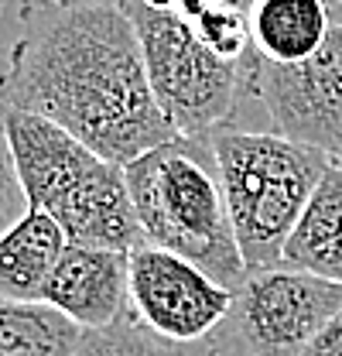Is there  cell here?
Returning a JSON list of instances; mask_svg holds the SVG:
<instances>
[{
	"instance_id": "12",
	"label": "cell",
	"mask_w": 342,
	"mask_h": 356,
	"mask_svg": "<svg viewBox=\"0 0 342 356\" xmlns=\"http://www.w3.org/2000/svg\"><path fill=\"white\" fill-rule=\"evenodd\" d=\"M281 267L342 284V168L332 161L298 220Z\"/></svg>"
},
{
	"instance_id": "2",
	"label": "cell",
	"mask_w": 342,
	"mask_h": 356,
	"mask_svg": "<svg viewBox=\"0 0 342 356\" xmlns=\"http://www.w3.org/2000/svg\"><path fill=\"white\" fill-rule=\"evenodd\" d=\"M0 137L28 206L44 209L69 243L133 250L144 243L124 165L96 154L58 124L0 106Z\"/></svg>"
},
{
	"instance_id": "9",
	"label": "cell",
	"mask_w": 342,
	"mask_h": 356,
	"mask_svg": "<svg viewBox=\"0 0 342 356\" xmlns=\"http://www.w3.org/2000/svg\"><path fill=\"white\" fill-rule=\"evenodd\" d=\"M130 250L110 247H86L69 243L62 261L55 264L42 302L62 312L79 329L113 325L130 312Z\"/></svg>"
},
{
	"instance_id": "1",
	"label": "cell",
	"mask_w": 342,
	"mask_h": 356,
	"mask_svg": "<svg viewBox=\"0 0 342 356\" xmlns=\"http://www.w3.org/2000/svg\"><path fill=\"white\" fill-rule=\"evenodd\" d=\"M0 106L44 117L117 165L174 137L117 0H72L28 17L0 72Z\"/></svg>"
},
{
	"instance_id": "6",
	"label": "cell",
	"mask_w": 342,
	"mask_h": 356,
	"mask_svg": "<svg viewBox=\"0 0 342 356\" xmlns=\"http://www.w3.org/2000/svg\"><path fill=\"white\" fill-rule=\"evenodd\" d=\"M339 309L342 284L336 281L291 267L254 270L206 339V356H301Z\"/></svg>"
},
{
	"instance_id": "4",
	"label": "cell",
	"mask_w": 342,
	"mask_h": 356,
	"mask_svg": "<svg viewBox=\"0 0 342 356\" xmlns=\"http://www.w3.org/2000/svg\"><path fill=\"white\" fill-rule=\"evenodd\" d=\"M236 247L247 270L281 267L284 247L304 216L332 158L281 134L219 127L209 134Z\"/></svg>"
},
{
	"instance_id": "10",
	"label": "cell",
	"mask_w": 342,
	"mask_h": 356,
	"mask_svg": "<svg viewBox=\"0 0 342 356\" xmlns=\"http://www.w3.org/2000/svg\"><path fill=\"white\" fill-rule=\"evenodd\" d=\"M69 236L44 209L28 206L0 233V298L42 302V291L62 261Z\"/></svg>"
},
{
	"instance_id": "15",
	"label": "cell",
	"mask_w": 342,
	"mask_h": 356,
	"mask_svg": "<svg viewBox=\"0 0 342 356\" xmlns=\"http://www.w3.org/2000/svg\"><path fill=\"white\" fill-rule=\"evenodd\" d=\"M301 356H342V309L318 329V336L308 343Z\"/></svg>"
},
{
	"instance_id": "11",
	"label": "cell",
	"mask_w": 342,
	"mask_h": 356,
	"mask_svg": "<svg viewBox=\"0 0 342 356\" xmlns=\"http://www.w3.org/2000/svg\"><path fill=\"white\" fill-rule=\"evenodd\" d=\"M250 51L267 62H301L332 31L325 0H250Z\"/></svg>"
},
{
	"instance_id": "13",
	"label": "cell",
	"mask_w": 342,
	"mask_h": 356,
	"mask_svg": "<svg viewBox=\"0 0 342 356\" xmlns=\"http://www.w3.org/2000/svg\"><path fill=\"white\" fill-rule=\"evenodd\" d=\"M83 329L44 302L0 298V356H76Z\"/></svg>"
},
{
	"instance_id": "16",
	"label": "cell",
	"mask_w": 342,
	"mask_h": 356,
	"mask_svg": "<svg viewBox=\"0 0 342 356\" xmlns=\"http://www.w3.org/2000/svg\"><path fill=\"white\" fill-rule=\"evenodd\" d=\"M3 206H7V175L0 168V216H3Z\"/></svg>"
},
{
	"instance_id": "3",
	"label": "cell",
	"mask_w": 342,
	"mask_h": 356,
	"mask_svg": "<svg viewBox=\"0 0 342 356\" xmlns=\"http://www.w3.org/2000/svg\"><path fill=\"white\" fill-rule=\"evenodd\" d=\"M124 175L147 243L192 261L233 291L247 281L209 137L174 134L124 165Z\"/></svg>"
},
{
	"instance_id": "8",
	"label": "cell",
	"mask_w": 342,
	"mask_h": 356,
	"mask_svg": "<svg viewBox=\"0 0 342 356\" xmlns=\"http://www.w3.org/2000/svg\"><path fill=\"white\" fill-rule=\"evenodd\" d=\"M127 298L130 315L147 332L178 346L213 336L233 305V288L213 281L192 261L144 240L130 250Z\"/></svg>"
},
{
	"instance_id": "17",
	"label": "cell",
	"mask_w": 342,
	"mask_h": 356,
	"mask_svg": "<svg viewBox=\"0 0 342 356\" xmlns=\"http://www.w3.org/2000/svg\"><path fill=\"white\" fill-rule=\"evenodd\" d=\"M35 3H42V7H62V3H72V0H35Z\"/></svg>"
},
{
	"instance_id": "5",
	"label": "cell",
	"mask_w": 342,
	"mask_h": 356,
	"mask_svg": "<svg viewBox=\"0 0 342 356\" xmlns=\"http://www.w3.org/2000/svg\"><path fill=\"white\" fill-rule=\"evenodd\" d=\"M117 3L137 28L154 99L174 134L209 137L219 127H229L236 92L243 86V62L213 55L171 10H154L140 0Z\"/></svg>"
},
{
	"instance_id": "19",
	"label": "cell",
	"mask_w": 342,
	"mask_h": 356,
	"mask_svg": "<svg viewBox=\"0 0 342 356\" xmlns=\"http://www.w3.org/2000/svg\"><path fill=\"white\" fill-rule=\"evenodd\" d=\"M336 3H342V0H336Z\"/></svg>"
},
{
	"instance_id": "7",
	"label": "cell",
	"mask_w": 342,
	"mask_h": 356,
	"mask_svg": "<svg viewBox=\"0 0 342 356\" xmlns=\"http://www.w3.org/2000/svg\"><path fill=\"white\" fill-rule=\"evenodd\" d=\"M243 83L270 117L274 134L336 158L342 147V24H332L318 51L301 62H267L254 51Z\"/></svg>"
},
{
	"instance_id": "14",
	"label": "cell",
	"mask_w": 342,
	"mask_h": 356,
	"mask_svg": "<svg viewBox=\"0 0 342 356\" xmlns=\"http://www.w3.org/2000/svg\"><path fill=\"white\" fill-rule=\"evenodd\" d=\"M76 356H174V350H171V343L147 332L127 312L113 325L86 329Z\"/></svg>"
},
{
	"instance_id": "18",
	"label": "cell",
	"mask_w": 342,
	"mask_h": 356,
	"mask_svg": "<svg viewBox=\"0 0 342 356\" xmlns=\"http://www.w3.org/2000/svg\"><path fill=\"white\" fill-rule=\"evenodd\" d=\"M332 161H336V165H339V168H342V147H339V154H336V158H332Z\"/></svg>"
}]
</instances>
